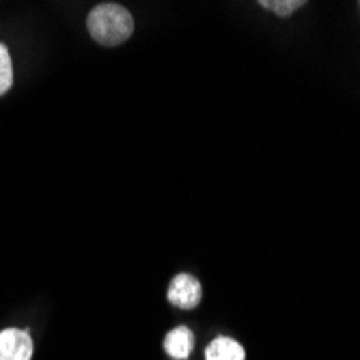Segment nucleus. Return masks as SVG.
<instances>
[{
    "label": "nucleus",
    "instance_id": "obj_1",
    "mask_svg": "<svg viewBox=\"0 0 360 360\" xmlns=\"http://www.w3.org/2000/svg\"><path fill=\"white\" fill-rule=\"evenodd\" d=\"M86 26L91 37L106 48H115L125 44L134 32V18L125 7L115 3H102L93 7L86 18Z\"/></svg>",
    "mask_w": 360,
    "mask_h": 360
},
{
    "label": "nucleus",
    "instance_id": "obj_2",
    "mask_svg": "<svg viewBox=\"0 0 360 360\" xmlns=\"http://www.w3.org/2000/svg\"><path fill=\"white\" fill-rule=\"evenodd\" d=\"M203 298L201 283L190 274H177L169 287V302L181 311H192Z\"/></svg>",
    "mask_w": 360,
    "mask_h": 360
},
{
    "label": "nucleus",
    "instance_id": "obj_3",
    "mask_svg": "<svg viewBox=\"0 0 360 360\" xmlns=\"http://www.w3.org/2000/svg\"><path fill=\"white\" fill-rule=\"evenodd\" d=\"M32 339L26 330L7 328L0 333V360H30Z\"/></svg>",
    "mask_w": 360,
    "mask_h": 360
},
{
    "label": "nucleus",
    "instance_id": "obj_4",
    "mask_svg": "<svg viewBox=\"0 0 360 360\" xmlns=\"http://www.w3.org/2000/svg\"><path fill=\"white\" fill-rule=\"evenodd\" d=\"M165 349L171 358L175 360H186L190 358L194 349V335L188 326H177L167 337H165Z\"/></svg>",
    "mask_w": 360,
    "mask_h": 360
},
{
    "label": "nucleus",
    "instance_id": "obj_5",
    "mask_svg": "<svg viewBox=\"0 0 360 360\" xmlns=\"http://www.w3.org/2000/svg\"><path fill=\"white\" fill-rule=\"evenodd\" d=\"M205 360H246V349L236 339L222 335L207 345Z\"/></svg>",
    "mask_w": 360,
    "mask_h": 360
},
{
    "label": "nucleus",
    "instance_id": "obj_6",
    "mask_svg": "<svg viewBox=\"0 0 360 360\" xmlns=\"http://www.w3.org/2000/svg\"><path fill=\"white\" fill-rule=\"evenodd\" d=\"M304 5H307L304 0H261L259 3V7H264L266 11H270L278 18H289Z\"/></svg>",
    "mask_w": 360,
    "mask_h": 360
},
{
    "label": "nucleus",
    "instance_id": "obj_7",
    "mask_svg": "<svg viewBox=\"0 0 360 360\" xmlns=\"http://www.w3.org/2000/svg\"><path fill=\"white\" fill-rule=\"evenodd\" d=\"M13 84V63L9 48L5 44H0V97H3Z\"/></svg>",
    "mask_w": 360,
    "mask_h": 360
},
{
    "label": "nucleus",
    "instance_id": "obj_8",
    "mask_svg": "<svg viewBox=\"0 0 360 360\" xmlns=\"http://www.w3.org/2000/svg\"><path fill=\"white\" fill-rule=\"evenodd\" d=\"M358 7H360V5H358Z\"/></svg>",
    "mask_w": 360,
    "mask_h": 360
}]
</instances>
